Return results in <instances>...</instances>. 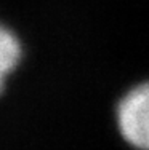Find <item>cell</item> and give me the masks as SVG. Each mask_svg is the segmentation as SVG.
I'll list each match as a JSON object with an SVG mask.
<instances>
[{"label":"cell","mask_w":149,"mask_h":150,"mask_svg":"<svg viewBox=\"0 0 149 150\" xmlns=\"http://www.w3.org/2000/svg\"><path fill=\"white\" fill-rule=\"evenodd\" d=\"M23 58V45L19 37L10 27L0 23V93L8 77L16 70Z\"/></svg>","instance_id":"7a4b0ae2"},{"label":"cell","mask_w":149,"mask_h":150,"mask_svg":"<svg viewBox=\"0 0 149 150\" xmlns=\"http://www.w3.org/2000/svg\"><path fill=\"white\" fill-rule=\"evenodd\" d=\"M119 134L135 150H149V80L132 86L115 105Z\"/></svg>","instance_id":"6da1fadb"}]
</instances>
